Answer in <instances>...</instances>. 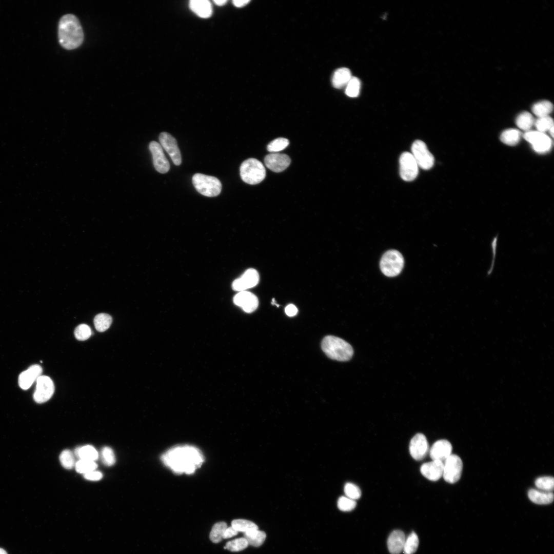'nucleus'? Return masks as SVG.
Here are the masks:
<instances>
[{
    "label": "nucleus",
    "mask_w": 554,
    "mask_h": 554,
    "mask_svg": "<svg viewBox=\"0 0 554 554\" xmlns=\"http://www.w3.org/2000/svg\"><path fill=\"white\" fill-rule=\"evenodd\" d=\"M163 463L177 473L191 474L204 461L201 452L190 445H180L169 449L161 458Z\"/></svg>",
    "instance_id": "f257e3e1"
},
{
    "label": "nucleus",
    "mask_w": 554,
    "mask_h": 554,
    "mask_svg": "<svg viewBox=\"0 0 554 554\" xmlns=\"http://www.w3.org/2000/svg\"><path fill=\"white\" fill-rule=\"evenodd\" d=\"M60 461L63 467L70 469L75 467V458L72 452L69 449L63 450L60 455Z\"/></svg>",
    "instance_id": "72a5a7b5"
},
{
    "label": "nucleus",
    "mask_w": 554,
    "mask_h": 554,
    "mask_svg": "<svg viewBox=\"0 0 554 554\" xmlns=\"http://www.w3.org/2000/svg\"><path fill=\"white\" fill-rule=\"evenodd\" d=\"M351 77V73L348 68L345 67L339 68L335 71L332 76V85L337 89L346 87Z\"/></svg>",
    "instance_id": "5701e85b"
},
{
    "label": "nucleus",
    "mask_w": 554,
    "mask_h": 554,
    "mask_svg": "<svg viewBox=\"0 0 554 554\" xmlns=\"http://www.w3.org/2000/svg\"><path fill=\"white\" fill-rule=\"evenodd\" d=\"M232 2H233V4L236 7L241 8V7H243L246 6L248 3H249L250 2V1H249V0H244V1L235 0V1H233Z\"/></svg>",
    "instance_id": "09e8293b"
},
{
    "label": "nucleus",
    "mask_w": 554,
    "mask_h": 554,
    "mask_svg": "<svg viewBox=\"0 0 554 554\" xmlns=\"http://www.w3.org/2000/svg\"><path fill=\"white\" fill-rule=\"evenodd\" d=\"M112 322V317L105 313H99L94 319V326L99 332H104L107 330L111 326Z\"/></svg>",
    "instance_id": "c756f323"
},
{
    "label": "nucleus",
    "mask_w": 554,
    "mask_h": 554,
    "mask_svg": "<svg viewBox=\"0 0 554 554\" xmlns=\"http://www.w3.org/2000/svg\"><path fill=\"white\" fill-rule=\"evenodd\" d=\"M240 172L242 180L250 185L260 183L266 176V170L263 164L253 158L248 159L242 163Z\"/></svg>",
    "instance_id": "20e7f679"
},
{
    "label": "nucleus",
    "mask_w": 554,
    "mask_h": 554,
    "mask_svg": "<svg viewBox=\"0 0 554 554\" xmlns=\"http://www.w3.org/2000/svg\"><path fill=\"white\" fill-rule=\"evenodd\" d=\"M452 447L448 440L442 439L437 441L432 445L429 454L432 460L444 462L452 453Z\"/></svg>",
    "instance_id": "f3484780"
},
{
    "label": "nucleus",
    "mask_w": 554,
    "mask_h": 554,
    "mask_svg": "<svg viewBox=\"0 0 554 554\" xmlns=\"http://www.w3.org/2000/svg\"><path fill=\"white\" fill-rule=\"evenodd\" d=\"M74 454L80 460L95 461L98 457L97 450L90 445L77 447L74 450Z\"/></svg>",
    "instance_id": "393cba45"
},
{
    "label": "nucleus",
    "mask_w": 554,
    "mask_h": 554,
    "mask_svg": "<svg viewBox=\"0 0 554 554\" xmlns=\"http://www.w3.org/2000/svg\"><path fill=\"white\" fill-rule=\"evenodd\" d=\"M400 174L403 180L411 181L417 176L419 166L412 154L408 152H403L400 156Z\"/></svg>",
    "instance_id": "1a4fd4ad"
},
{
    "label": "nucleus",
    "mask_w": 554,
    "mask_h": 554,
    "mask_svg": "<svg viewBox=\"0 0 554 554\" xmlns=\"http://www.w3.org/2000/svg\"><path fill=\"white\" fill-rule=\"evenodd\" d=\"M245 538H240L228 542L225 545L226 549L231 551H239L245 549L248 546Z\"/></svg>",
    "instance_id": "ea45409f"
},
{
    "label": "nucleus",
    "mask_w": 554,
    "mask_h": 554,
    "mask_svg": "<svg viewBox=\"0 0 554 554\" xmlns=\"http://www.w3.org/2000/svg\"><path fill=\"white\" fill-rule=\"evenodd\" d=\"M234 304L242 308L246 312H252L258 307L259 301L253 293L246 291H240L233 298Z\"/></svg>",
    "instance_id": "a211bd4d"
},
{
    "label": "nucleus",
    "mask_w": 554,
    "mask_h": 554,
    "mask_svg": "<svg viewBox=\"0 0 554 554\" xmlns=\"http://www.w3.org/2000/svg\"><path fill=\"white\" fill-rule=\"evenodd\" d=\"M192 183L198 192L208 197L218 195L222 190L220 181L213 176L196 173L192 176Z\"/></svg>",
    "instance_id": "39448f33"
},
{
    "label": "nucleus",
    "mask_w": 554,
    "mask_h": 554,
    "mask_svg": "<svg viewBox=\"0 0 554 554\" xmlns=\"http://www.w3.org/2000/svg\"><path fill=\"white\" fill-rule=\"evenodd\" d=\"M84 477L88 480L98 481L102 478L103 474L100 471L94 470L84 474Z\"/></svg>",
    "instance_id": "a18cd8bd"
},
{
    "label": "nucleus",
    "mask_w": 554,
    "mask_h": 554,
    "mask_svg": "<svg viewBox=\"0 0 554 554\" xmlns=\"http://www.w3.org/2000/svg\"><path fill=\"white\" fill-rule=\"evenodd\" d=\"M160 145L167 152L174 165L182 163L181 154L175 138L169 133L163 132L159 136Z\"/></svg>",
    "instance_id": "f8f14e48"
},
{
    "label": "nucleus",
    "mask_w": 554,
    "mask_h": 554,
    "mask_svg": "<svg viewBox=\"0 0 554 554\" xmlns=\"http://www.w3.org/2000/svg\"><path fill=\"white\" fill-rule=\"evenodd\" d=\"M231 526L238 532H243L244 533L258 529V527L255 523L244 519L233 520L231 522Z\"/></svg>",
    "instance_id": "7c9ffc66"
},
{
    "label": "nucleus",
    "mask_w": 554,
    "mask_h": 554,
    "mask_svg": "<svg viewBox=\"0 0 554 554\" xmlns=\"http://www.w3.org/2000/svg\"><path fill=\"white\" fill-rule=\"evenodd\" d=\"M321 347L328 358L339 361H349L353 354V348L348 343L333 335L325 337Z\"/></svg>",
    "instance_id": "7ed1b4c3"
},
{
    "label": "nucleus",
    "mask_w": 554,
    "mask_h": 554,
    "mask_svg": "<svg viewBox=\"0 0 554 554\" xmlns=\"http://www.w3.org/2000/svg\"><path fill=\"white\" fill-rule=\"evenodd\" d=\"M444 463L438 460L425 463L420 467L422 474L427 479L436 481L439 480L443 473Z\"/></svg>",
    "instance_id": "aec40b11"
},
{
    "label": "nucleus",
    "mask_w": 554,
    "mask_h": 554,
    "mask_svg": "<svg viewBox=\"0 0 554 554\" xmlns=\"http://www.w3.org/2000/svg\"><path fill=\"white\" fill-rule=\"evenodd\" d=\"M285 312L289 316H293L298 312L297 308L293 304H289L285 308Z\"/></svg>",
    "instance_id": "de8ad7c7"
},
{
    "label": "nucleus",
    "mask_w": 554,
    "mask_h": 554,
    "mask_svg": "<svg viewBox=\"0 0 554 554\" xmlns=\"http://www.w3.org/2000/svg\"><path fill=\"white\" fill-rule=\"evenodd\" d=\"M238 533V531H236L232 526L227 527V528L225 529V531L224 532L223 536V539H228V538H231L232 537H234V536L237 535Z\"/></svg>",
    "instance_id": "49530a36"
},
{
    "label": "nucleus",
    "mask_w": 554,
    "mask_h": 554,
    "mask_svg": "<svg viewBox=\"0 0 554 554\" xmlns=\"http://www.w3.org/2000/svg\"><path fill=\"white\" fill-rule=\"evenodd\" d=\"M344 492L346 497L353 500L359 499L361 496L360 488L355 484L350 482L345 485Z\"/></svg>",
    "instance_id": "37998d69"
},
{
    "label": "nucleus",
    "mask_w": 554,
    "mask_h": 554,
    "mask_svg": "<svg viewBox=\"0 0 554 554\" xmlns=\"http://www.w3.org/2000/svg\"><path fill=\"white\" fill-rule=\"evenodd\" d=\"M523 137L531 145L533 149L537 152L545 153L551 148L552 141L545 133L538 131H528L524 133Z\"/></svg>",
    "instance_id": "9b49d317"
},
{
    "label": "nucleus",
    "mask_w": 554,
    "mask_h": 554,
    "mask_svg": "<svg viewBox=\"0 0 554 554\" xmlns=\"http://www.w3.org/2000/svg\"><path fill=\"white\" fill-rule=\"evenodd\" d=\"M97 467V465L95 461L86 460H80L75 465L76 471L83 474L95 470Z\"/></svg>",
    "instance_id": "c9c22d12"
},
{
    "label": "nucleus",
    "mask_w": 554,
    "mask_h": 554,
    "mask_svg": "<svg viewBox=\"0 0 554 554\" xmlns=\"http://www.w3.org/2000/svg\"><path fill=\"white\" fill-rule=\"evenodd\" d=\"M92 334L90 327L87 324H82L77 326L74 330V335L76 339L85 341L88 339Z\"/></svg>",
    "instance_id": "79ce46f5"
},
{
    "label": "nucleus",
    "mask_w": 554,
    "mask_h": 554,
    "mask_svg": "<svg viewBox=\"0 0 554 554\" xmlns=\"http://www.w3.org/2000/svg\"><path fill=\"white\" fill-rule=\"evenodd\" d=\"M535 126L538 131L545 133L553 127V121L549 116L538 117L535 121Z\"/></svg>",
    "instance_id": "4c0bfd02"
},
{
    "label": "nucleus",
    "mask_w": 554,
    "mask_h": 554,
    "mask_svg": "<svg viewBox=\"0 0 554 554\" xmlns=\"http://www.w3.org/2000/svg\"><path fill=\"white\" fill-rule=\"evenodd\" d=\"M549 133L552 137L553 136V127L551 128L549 130Z\"/></svg>",
    "instance_id": "603ef678"
},
{
    "label": "nucleus",
    "mask_w": 554,
    "mask_h": 554,
    "mask_svg": "<svg viewBox=\"0 0 554 554\" xmlns=\"http://www.w3.org/2000/svg\"><path fill=\"white\" fill-rule=\"evenodd\" d=\"M419 167L425 170L430 169L434 164V157L424 142L417 140L411 146V152Z\"/></svg>",
    "instance_id": "6e6552de"
},
{
    "label": "nucleus",
    "mask_w": 554,
    "mask_h": 554,
    "mask_svg": "<svg viewBox=\"0 0 554 554\" xmlns=\"http://www.w3.org/2000/svg\"><path fill=\"white\" fill-rule=\"evenodd\" d=\"M404 263L402 254L396 250H390L386 251L382 256L380 266L385 275L393 277L400 273Z\"/></svg>",
    "instance_id": "423d86ee"
},
{
    "label": "nucleus",
    "mask_w": 554,
    "mask_h": 554,
    "mask_svg": "<svg viewBox=\"0 0 554 554\" xmlns=\"http://www.w3.org/2000/svg\"><path fill=\"white\" fill-rule=\"evenodd\" d=\"M149 148L152 155L153 165L156 170L161 173H167L169 170L170 164L161 145L155 141H152L149 145Z\"/></svg>",
    "instance_id": "4468645a"
},
{
    "label": "nucleus",
    "mask_w": 554,
    "mask_h": 554,
    "mask_svg": "<svg viewBox=\"0 0 554 554\" xmlns=\"http://www.w3.org/2000/svg\"><path fill=\"white\" fill-rule=\"evenodd\" d=\"M289 145V141L285 138L279 137L271 141L267 146L269 152H275L283 150Z\"/></svg>",
    "instance_id": "a19ab883"
},
{
    "label": "nucleus",
    "mask_w": 554,
    "mask_h": 554,
    "mask_svg": "<svg viewBox=\"0 0 554 554\" xmlns=\"http://www.w3.org/2000/svg\"><path fill=\"white\" fill-rule=\"evenodd\" d=\"M0 554H7V553L4 549L0 548Z\"/></svg>",
    "instance_id": "3c124183"
},
{
    "label": "nucleus",
    "mask_w": 554,
    "mask_h": 554,
    "mask_svg": "<svg viewBox=\"0 0 554 554\" xmlns=\"http://www.w3.org/2000/svg\"><path fill=\"white\" fill-rule=\"evenodd\" d=\"M553 110V105L548 101H541L535 103L532 107V112L538 117L549 116Z\"/></svg>",
    "instance_id": "bb28decb"
},
{
    "label": "nucleus",
    "mask_w": 554,
    "mask_h": 554,
    "mask_svg": "<svg viewBox=\"0 0 554 554\" xmlns=\"http://www.w3.org/2000/svg\"><path fill=\"white\" fill-rule=\"evenodd\" d=\"M265 165L275 172H280L286 169L290 165V157L285 154L270 153L264 159Z\"/></svg>",
    "instance_id": "dca6fc26"
},
{
    "label": "nucleus",
    "mask_w": 554,
    "mask_h": 554,
    "mask_svg": "<svg viewBox=\"0 0 554 554\" xmlns=\"http://www.w3.org/2000/svg\"><path fill=\"white\" fill-rule=\"evenodd\" d=\"M443 477L448 483L454 484L460 479L463 462L458 455L451 454L444 462Z\"/></svg>",
    "instance_id": "0eeeda50"
},
{
    "label": "nucleus",
    "mask_w": 554,
    "mask_h": 554,
    "mask_svg": "<svg viewBox=\"0 0 554 554\" xmlns=\"http://www.w3.org/2000/svg\"><path fill=\"white\" fill-rule=\"evenodd\" d=\"M227 527V524L224 522H219L215 523L213 526L210 532L209 538L210 540L215 543L220 542L223 539L224 532Z\"/></svg>",
    "instance_id": "473e14b6"
},
{
    "label": "nucleus",
    "mask_w": 554,
    "mask_h": 554,
    "mask_svg": "<svg viewBox=\"0 0 554 554\" xmlns=\"http://www.w3.org/2000/svg\"><path fill=\"white\" fill-rule=\"evenodd\" d=\"M409 448L413 459L417 461L423 459L429 449L428 443L425 435L421 433L414 435L410 442Z\"/></svg>",
    "instance_id": "ddd939ff"
},
{
    "label": "nucleus",
    "mask_w": 554,
    "mask_h": 554,
    "mask_svg": "<svg viewBox=\"0 0 554 554\" xmlns=\"http://www.w3.org/2000/svg\"><path fill=\"white\" fill-rule=\"evenodd\" d=\"M259 281L258 272L254 269L250 268L247 270L240 278L233 281L232 287L235 291H245L256 285Z\"/></svg>",
    "instance_id": "2eb2a0df"
},
{
    "label": "nucleus",
    "mask_w": 554,
    "mask_h": 554,
    "mask_svg": "<svg viewBox=\"0 0 554 554\" xmlns=\"http://www.w3.org/2000/svg\"><path fill=\"white\" fill-rule=\"evenodd\" d=\"M58 36L60 45L66 49H74L82 45L84 35L81 24L76 16L67 14L61 18Z\"/></svg>",
    "instance_id": "f03ea898"
},
{
    "label": "nucleus",
    "mask_w": 554,
    "mask_h": 554,
    "mask_svg": "<svg viewBox=\"0 0 554 554\" xmlns=\"http://www.w3.org/2000/svg\"><path fill=\"white\" fill-rule=\"evenodd\" d=\"M244 538L247 540L248 545L254 547L261 546L265 541L266 535L265 532L259 529L250 531L244 533Z\"/></svg>",
    "instance_id": "a878e982"
},
{
    "label": "nucleus",
    "mask_w": 554,
    "mask_h": 554,
    "mask_svg": "<svg viewBox=\"0 0 554 554\" xmlns=\"http://www.w3.org/2000/svg\"><path fill=\"white\" fill-rule=\"evenodd\" d=\"M191 10L202 18H208L212 14V6L208 0H192L189 2Z\"/></svg>",
    "instance_id": "4be33fe9"
},
{
    "label": "nucleus",
    "mask_w": 554,
    "mask_h": 554,
    "mask_svg": "<svg viewBox=\"0 0 554 554\" xmlns=\"http://www.w3.org/2000/svg\"><path fill=\"white\" fill-rule=\"evenodd\" d=\"M360 88L361 83L360 80L356 77L352 76L346 86L345 93L348 96L357 97L359 94Z\"/></svg>",
    "instance_id": "e433bc0d"
},
{
    "label": "nucleus",
    "mask_w": 554,
    "mask_h": 554,
    "mask_svg": "<svg viewBox=\"0 0 554 554\" xmlns=\"http://www.w3.org/2000/svg\"><path fill=\"white\" fill-rule=\"evenodd\" d=\"M419 538L417 534L412 532L405 539L403 551L405 554H413L418 547Z\"/></svg>",
    "instance_id": "2f4dec72"
},
{
    "label": "nucleus",
    "mask_w": 554,
    "mask_h": 554,
    "mask_svg": "<svg viewBox=\"0 0 554 554\" xmlns=\"http://www.w3.org/2000/svg\"><path fill=\"white\" fill-rule=\"evenodd\" d=\"M537 488L544 491H551L554 487V479L552 477L545 476L537 478L535 482Z\"/></svg>",
    "instance_id": "f704fd0d"
},
{
    "label": "nucleus",
    "mask_w": 554,
    "mask_h": 554,
    "mask_svg": "<svg viewBox=\"0 0 554 554\" xmlns=\"http://www.w3.org/2000/svg\"><path fill=\"white\" fill-rule=\"evenodd\" d=\"M521 133L515 129H509L503 131L500 137L501 141L504 144L514 146L520 140Z\"/></svg>",
    "instance_id": "c85d7f7f"
},
{
    "label": "nucleus",
    "mask_w": 554,
    "mask_h": 554,
    "mask_svg": "<svg viewBox=\"0 0 554 554\" xmlns=\"http://www.w3.org/2000/svg\"><path fill=\"white\" fill-rule=\"evenodd\" d=\"M337 505L338 507L341 511H350L355 507L357 503L355 500L342 496L338 499Z\"/></svg>",
    "instance_id": "c03bdc74"
},
{
    "label": "nucleus",
    "mask_w": 554,
    "mask_h": 554,
    "mask_svg": "<svg viewBox=\"0 0 554 554\" xmlns=\"http://www.w3.org/2000/svg\"><path fill=\"white\" fill-rule=\"evenodd\" d=\"M528 496L531 502L539 505L549 504L553 500V494L551 491L530 489L528 492Z\"/></svg>",
    "instance_id": "b1692460"
},
{
    "label": "nucleus",
    "mask_w": 554,
    "mask_h": 554,
    "mask_svg": "<svg viewBox=\"0 0 554 554\" xmlns=\"http://www.w3.org/2000/svg\"><path fill=\"white\" fill-rule=\"evenodd\" d=\"M227 2V1H225V0L214 1V3L216 5L219 6H222L225 5L226 3Z\"/></svg>",
    "instance_id": "8fccbe9b"
},
{
    "label": "nucleus",
    "mask_w": 554,
    "mask_h": 554,
    "mask_svg": "<svg viewBox=\"0 0 554 554\" xmlns=\"http://www.w3.org/2000/svg\"><path fill=\"white\" fill-rule=\"evenodd\" d=\"M43 369L38 365H33L22 372L18 377V385L24 390L28 389L37 380L42 373Z\"/></svg>",
    "instance_id": "6ab92c4d"
},
{
    "label": "nucleus",
    "mask_w": 554,
    "mask_h": 554,
    "mask_svg": "<svg viewBox=\"0 0 554 554\" xmlns=\"http://www.w3.org/2000/svg\"><path fill=\"white\" fill-rule=\"evenodd\" d=\"M36 382V388L33 394L34 400L37 403L47 402L52 397L54 391L52 380L48 376L41 375Z\"/></svg>",
    "instance_id": "9d476101"
},
{
    "label": "nucleus",
    "mask_w": 554,
    "mask_h": 554,
    "mask_svg": "<svg viewBox=\"0 0 554 554\" xmlns=\"http://www.w3.org/2000/svg\"><path fill=\"white\" fill-rule=\"evenodd\" d=\"M101 460L107 466L113 465L116 461L115 456L112 449L108 446L104 447L101 451Z\"/></svg>",
    "instance_id": "58836bf2"
},
{
    "label": "nucleus",
    "mask_w": 554,
    "mask_h": 554,
    "mask_svg": "<svg viewBox=\"0 0 554 554\" xmlns=\"http://www.w3.org/2000/svg\"><path fill=\"white\" fill-rule=\"evenodd\" d=\"M406 538L404 533L400 530L393 531L387 540V547L391 554H399L403 551Z\"/></svg>",
    "instance_id": "412c9836"
},
{
    "label": "nucleus",
    "mask_w": 554,
    "mask_h": 554,
    "mask_svg": "<svg viewBox=\"0 0 554 554\" xmlns=\"http://www.w3.org/2000/svg\"><path fill=\"white\" fill-rule=\"evenodd\" d=\"M533 116L528 112H523L518 115L516 120L517 126L521 129L528 131L535 124Z\"/></svg>",
    "instance_id": "cd10ccee"
}]
</instances>
